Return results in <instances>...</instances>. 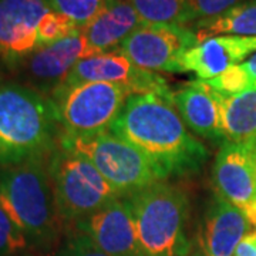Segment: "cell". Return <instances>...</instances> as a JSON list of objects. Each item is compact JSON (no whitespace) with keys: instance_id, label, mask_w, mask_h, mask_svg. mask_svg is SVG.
Here are the masks:
<instances>
[{"instance_id":"6da1fadb","label":"cell","mask_w":256,"mask_h":256,"mask_svg":"<svg viewBox=\"0 0 256 256\" xmlns=\"http://www.w3.org/2000/svg\"><path fill=\"white\" fill-rule=\"evenodd\" d=\"M110 131L136 146L165 180L196 174L210 158L174 106L156 94H131Z\"/></svg>"},{"instance_id":"7a4b0ae2","label":"cell","mask_w":256,"mask_h":256,"mask_svg":"<svg viewBox=\"0 0 256 256\" xmlns=\"http://www.w3.org/2000/svg\"><path fill=\"white\" fill-rule=\"evenodd\" d=\"M62 127L53 101L20 82L0 84V165L48 156Z\"/></svg>"},{"instance_id":"3957f363","label":"cell","mask_w":256,"mask_h":256,"mask_svg":"<svg viewBox=\"0 0 256 256\" xmlns=\"http://www.w3.org/2000/svg\"><path fill=\"white\" fill-rule=\"evenodd\" d=\"M47 160L37 156L0 168V205L28 244L40 249H50L57 242L62 220Z\"/></svg>"},{"instance_id":"277c9868","label":"cell","mask_w":256,"mask_h":256,"mask_svg":"<svg viewBox=\"0 0 256 256\" xmlns=\"http://www.w3.org/2000/svg\"><path fill=\"white\" fill-rule=\"evenodd\" d=\"M146 256H190V200L176 185L160 181L127 196Z\"/></svg>"},{"instance_id":"5b68a950","label":"cell","mask_w":256,"mask_h":256,"mask_svg":"<svg viewBox=\"0 0 256 256\" xmlns=\"http://www.w3.org/2000/svg\"><path fill=\"white\" fill-rule=\"evenodd\" d=\"M58 215L64 222H78L122 198L97 168L82 154L57 142L47 160Z\"/></svg>"},{"instance_id":"8992f818","label":"cell","mask_w":256,"mask_h":256,"mask_svg":"<svg viewBox=\"0 0 256 256\" xmlns=\"http://www.w3.org/2000/svg\"><path fill=\"white\" fill-rule=\"evenodd\" d=\"M58 144L86 156L122 196L165 181L164 175L144 154L110 130L92 136L62 132Z\"/></svg>"},{"instance_id":"52a82bcc","label":"cell","mask_w":256,"mask_h":256,"mask_svg":"<svg viewBox=\"0 0 256 256\" xmlns=\"http://www.w3.org/2000/svg\"><path fill=\"white\" fill-rule=\"evenodd\" d=\"M132 92L121 84L82 82L52 92L62 132L92 136L108 131Z\"/></svg>"},{"instance_id":"ba28073f","label":"cell","mask_w":256,"mask_h":256,"mask_svg":"<svg viewBox=\"0 0 256 256\" xmlns=\"http://www.w3.org/2000/svg\"><path fill=\"white\" fill-rule=\"evenodd\" d=\"M200 43L191 28L144 23L120 46V52L146 72L185 73L182 57Z\"/></svg>"},{"instance_id":"9c48e42d","label":"cell","mask_w":256,"mask_h":256,"mask_svg":"<svg viewBox=\"0 0 256 256\" xmlns=\"http://www.w3.org/2000/svg\"><path fill=\"white\" fill-rule=\"evenodd\" d=\"M92 82L121 84L128 87L132 94H156L172 104V90L165 78L140 68L120 50L82 58L57 88Z\"/></svg>"},{"instance_id":"30bf717a","label":"cell","mask_w":256,"mask_h":256,"mask_svg":"<svg viewBox=\"0 0 256 256\" xmlns=\"http://www.w3.org/2000/svg\"><path fill=\"white\" fill-rule=\"evenodd\" d=\"M212 180L220 196L256 226V141L222 144L212 166Z\"/></svg>"},{"instance_id":"8fae6325","label":"cell","mask_w":256,"mask_h":256,"mask_svg":"<svg viewBox=\"0 0 256 256\" xmlns=\"http://www.w3.org/2000/svg\"><path fill=\"white\" fill-rule=\"evenodd\" d=\"M50 10L46 0H0V60L10 68L42 47L38 28Z\"/></svg>"},{"instance_id":"7c38bea8","label":"cell","mask_w":256,"mask_h":256,"mask_svg":"<svg viewBox=\"0 0 256 256\" xmlns=\"http://www.w3.org/2000/svg\"><path fill=\"white\" fill-rule=\"evenodd\" d=\"M248 216L220 194L206 204L191 244L192 256H235L240 240L250 232Z\"/></svg>"},{"instance_id":"4fadbf2b","label":"cell","mask_w":256,"mask_h":256,"mask_svg":"<svg viewBox=\"0 0 256 256\" xmlns=\"http://www.w3.org/2000/svg\"><path fill=\"white\" fill-rule=\"evenodd\" d=\"M88 56L92 54L80 28L63 40L37 48L16 68L22 74L24 86L50 97L77 62Z\"/></svg>"},{"instance_id":"5bb4252c","label":"cell","mask_w":256,"mask_h":256,"mask_svg":"<svg viewBox=\"0 0 256 256\" xmlns=\"http://www.w3.org/2000/svg\"><path fill=\"white\" fill-rule=\"evenodd\" d=\"M110 256H146L140 245L127 196L117 198L100 210L74 224Z\"/></svg>"},{"instance_id":"9a60e30c","label":"cell","mask_w":256,"mask_h":256,"mask_svg":"<svg viewBox=\"0 0 256 256\" xmlns=\"http://www.w3.org/2000/svg\"><path fill=\"white\" fill-rule=\"evenodd\" d=\"M172 106L192 132L216 144L226 142L220 101L205 80H191L172 90Z\"/></svg>"},{"instance_id":"2e32d148","label":"cell","mask_w":256,"mask_h":256,"mask_svg":"<svg viewBox=\"0 0 256 256\" xmlns=\"http://www.w3.org/2000/svg\"><path fill=\"white\" fill-rule=\"evenodd\" d=\"M256 53V37L214 36L200 42L182 57L184 72H192L200 80L215 78L234 66L246 62Z\"/></svg>"},{"instance_id":"e0dca14e","label":"cell","mask_w":256,"mask_h":256,"mask_svg":"<svg viewBox=\"0 0 256 256\" xmlns=\"http://www.w3.org/2000/svg\"><path fill=\"white\" fill-rule=\"evenodd\" d=\"M141 24L144 23L130 0H111L82 32L94 56L118 50Z\"/></svg>"},{"instance_id":"ac0fdd59","label":"cell","mask_w":256,"mask_h":256,"mask_svg":"<svg viewBox=\"0 0 256 256\" xmlns=\"http://www.w3.org/2000/svg\"><path fill=\"white\" fill-rule=\"evenodd\" d=\"M215 92L226 142L256 141V86L236 94Z\"/></svg>"},{"instance_id":"d6986e66","label":"cell","mask_w":256,"mask_h":256,"mask_svg":"<svg viewBox=\"0 0 256 256\" xmlns=\"http://www.w3.org/2000/svg\"><path fill=\"white\" fill-rule=\"evenodd\" d=\"M191 28L200 42L222 34L256 37V0H245L216 18L195 22Z\"/></svg>"},{"instance_id":"ffe728a7","label":"cell","mask_w":256,"mask_h":256,"mask_svg":"<svg viewBox=\"0 0 256 256\" xmlns=\"http://www.w3.org/2000/svg\"><path fill=\"white\" fill-rule=\"evenodd\" d=\"M142 23L186 26L192 23L186 0H130Z\"/></svg>"},{"instance_id":"44dd1931","label":"cell","mask_w":256,"mask_h":256,"mask_svg":"<svg viewBox=\"0 0 256 256\" xmlns=\"http://www.w3.org/2000/svg\"><path fill=\"white\" fill-rule=\"evenodd\" d=\"M205 82L220 94H236L256 86V53L250 56L246 62L234 66L218 77Z\"/></svg>"},{"instance_id":"7402d4cb","label":"cell","mask_w":256,"mask_h":256,"mask_svg":"<svg viewBox=\"0 0 256 256\" xmlns=\"http://www.w3.org/2000/svg\"><path fill=\"white\" fill-rule=\"evenodd\" d=\"M111 0H46L48 8L73 20L82 28L104 9Z\"/></svg>"},{"instance_id":"603a6c76","label":"cell","mask_w":256,"mask_h":256,"mask_svg":"<svg viewBox=\"0 0 256 256\" xmlns=\"http://www.w3.org/2000/svg\"><path fill=\"white\" fill-rule=\"evenodd\" d=\"M28 245L26 235L0 205V256H16Z\"/></svg>"},{"instance_id":"cb8c5ba5","label":"cell","mask_w":256,"mask_h":256,"mask_svg":"<svg viewBox=\"0 0 256 256\" xmlns=\"http://www.w3.org/2000/svg\"><path fill=\"white\" fill-rule=\"evenodd\" d=\"M245 0H186L192 23L220 16Z\"/></svg>"},{"instance_id":"d4e9b609","label":"cell","mask_w":256,"mask_h":256,"mask_svg":"<svg viewBox=\"0 0 256 256\" xmlns=\"http://www.w3.org/2000/svg\"><path fill=\"white\" fill-rule=\"evenodd\" d=\"M60 256H110L102 252L92 239L82 232L74 229L72 234L67 235L63 248L60 250Z\"/></svg>"},{"instance_id":"484cf974","label":"cell","mask_w":256,"mask_h":256,"mask_svg":"<svg viewBox=\"0 0 256 256\" xmlns=\"http://www.w3.org/2000/svg\"><path fill=\"white\" fill-rule=\"evenodd\" d=\"M235 256H256V230L249 232L235 250Z\"/></svg>"}]
</instances>
